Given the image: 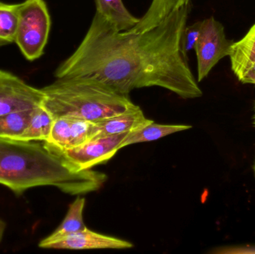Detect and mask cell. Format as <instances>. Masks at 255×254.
I'll return each mask as SVG.
<instances>
[{"label": "cell", "instance_id": "17", "mask_svg": "<svg viewBox=\"0 0 255 254\" xmlns=\"http://www.w3.org/2000/svg\"><path fill=\"white\" fill-rule=\"evenodd\" d=\"M19 18V4L0 1V47L15 43Z\"/></svg>", "mask_w": 255, "mask_h": 254}, {"label": "cell", "instance_id": "10", "mask_svg": "<svg viewBox=\"0 0 255 254\" xmlns=\"http://www.w3.org/2000/svg\"><path fill=\"white\" fill-rule=\"evenodd\" d=\"M151 121L145 117L139 106L133 104L124 113L97 122L99 132L95 137L131 132Z\"/></svg>", "mask_w": 255, "mask_h": 254}, {"label": "cell", "instance_id": "13", "mask_svg": "<svg viewBox=\"0 0 255 254\" xmlns=\"http://www.w3.org/2000/svg\"><path fill=\"white\" fill-rule=\"evenodd\" d=\"M96 3L97 13L118 31H129L139 22L128 10L122 0H96Z\"/></svg>", "mask_w": 255, "mask_h": 254}, {"label": "cell", "instance_id": "12", "mask_svg": "<svg viewBox=\"0 0 255 254\" xmlns=\"http://www.w3.org/2000/svg\"><path fill=\"white\" fill-rule=\"evenodd\" d=\"M229 56L232 71L239 80L255 63V23L241 40L234 42Z\"/></svg>", "mask_w": 255, "mask_h": 254}, {"label": "cell", "instance_id": "7", "mask_svg": "<svg viewBox=\"0 0 255 254\" xmlns=\"http://www.w3.org/2000/svg\"><path fill=\"white\" fill-rule=\"evenodd\" d=\"M42 89L28 85L13 73L0 70V116L32 110L43 104Z\"/></svg>", "mask_w": 255, "mask_h": 254}, {"label": "cell", "instance_id": "6", "mask_svg": "<svg viewBox=\"0 0 255 254\" xmlns=\"http://www.w3.org/2000/svg\"><path fill=\"white\" fill-rule=\"evenodd\" d=\"M233 43L226 37L224 26L214 16L202 21L194 49L197 57L198 82L204 80L220 60L229 56Z\"/></svg>", "mask_w": 255, "mask_h": 254}, {"label": "cell", "instance_id": "19", "mask_svg": "<svg viewBox=\"0 0 255 254\" xmlns=\"http://www.w3.org/2000/svg\"><path fill=\"white\" fill-rule=\"evenodd\" d=\"M239 81L244 84L255 85V63L247 69V71L244 73Z\"/></svg>", "mask_w": 255, "mask_h": 254}, {"label": "cell", "instance_id": "18", "mask_svg": "<svg viewBox=\"0 0 255 254\" xmlns=\"http://www.w3.org/2000/svg\"><path fill=\"white\" fill-rule=\"evenodd\" d=\"M201 26L202 21H199L192 25H187L184 28L182 35V48L186 55H187L190 51L195 49L196 42L200 34Z\"/></svg>", "mask_w": 255, "mask_h": 254}, {"label": "cell", "instance_id": "14", "mask_svg": "<svg viewBox=\"0 0 255 254\" xmlns=\"http://www.w3.org/2000/svg\"><path fill=\"white\" fill-rule=\"evenodd\" d=\"M191 128V126L185 125H161L154 123L153 121H151L142 128L129 133L122 144V148L136 143L154 141L170 134L186 131Z\"/></svg>", "mask_w": 255, "mask_h": 254}, {"label": "cell", "instance_id": "5", "mask_svg": "<svg viewBox=\"0 0 255 254\" xmlns=\"http://www.w3.org/2000/svg\"><path fill=\"white\" fill-rule=\"evenodd\" d=\"M129 133L94 137L82 146L64 150L47 142H44V144L49 151L61 157L76 169H91L112 159L122 149V144Z\"/></svg>", "mask_w": 255, "mask_h": 254}, {"label": "cell", "instance_id": "22", "mask_svg": "<svg viewBox=\"0 0 255 254\" xmlns=\"http://www.w3.org/2000/svg\"><path fill=\"white\" fill-rule=\"evenodd\" d=\"M254 171H255V165H254Z\"/></svg>", "mask_w": 255, "mask_h": 254}, {"label": "cell", "instance_id": "8", "mask_svg": "<svg viewBox=\"0 0 255 254\" xmlns=\"http://www.w3.org/2000/svg\"><path fill=\"white\" fill-rule=\"evenodd\" d=\"M97 122L61 116L54 119L47 143L58 149H73L82 146L98 134Z\"/></svg>", "mask_w": 255, "mask_h": 254}, {"label": "cell", "instance_id": "21", "mask_svg": "<svg viewBox=\"0 0 255 254\" xmlns=\"http://www.w3.org/2000/svg\"><path fill=\"white\" fill-rule=\"evenodd\" d=\"M253 124H254V126L255 127V119H253Z\"/></svg>", "mask_w": 255, "mask_h": 254}, {"label": "cell", "instance_id": "1", "mask_svg": "<svg viewBox=\"0 0 255 254\" xmlns=\"http://www.w3.org/2000/svg\"><path fill=\"white\" fill-rule=\"evenodd\" d=\"M190 10V4L174 10L142 32L118 31L97 12L55 78L92 79L128 95L137 88L160 86L185 99L199 98L203 93L182 48Z\"/></svg>", "mask_w": 255, "mask_h": 254}, {"label": "cell", "instance_id": "15", "mask_svg": "<svg viewBox=\"0 0 255 254\" xmlns=\"http://www.w3.org/2000/svg\"><path fill=\"white\" fill-rule=\"evenodd\" d=\"M54 118L43 104L36 107L31 115L28 128L21 137L20 141L46 142L49 140Z\"/></svg>", "mask_w": 255, "mask_h": 254}, {"label": "cell", "instance_id": "2", "mask_svg": "<svg viewBox=\"0 0 255 254\" xmlns=\"http://www.w3.org/2000/svg\"><path fill=\"white\" fill-rule=\"evenodd\" d=\"M107 175L79 170L49 151L44 142H24L0 137V184L16 195L40 186H54L70 195L98 190Z\"/></svg>", "mask_w": 255, "mask_h": 254}, {"label": "cell", "instance_id": "9", "mask_svg": "<svg viewBox=\"0 0 255 254\" xmlns=\"http://www.w3.org/2000/svg\"><path fill=\"white\" fill-rule=\"evenodd\" d=\"M133 245L126 240L97 234L87 229L67 236L61 240L46 245L43 249L66 250H91V249H127Z\"/></svg>", "mask_w": 255, "mask_h": 254}, {"label": "cell", "instance_id": "20", "mask_svg": "<svg viewBox=\"0 0 255 254\" xmlns=\"http://www.w3.org/2000/svg\"><path fill=\"white\" fill-rule=\"evenodd\" d=\"M253 119H255V114H254V116H253Z\"/></svg>", "mask_w": 255, "mask_h": 254}, {"label": "cell", "instance_id": "11", "mask_svg": "<svg viewBox=\"0 0 255 254\" xmlns=\"http://www.w3.org/2000/svg\"><path fill=\"white\" fill-rule=\"evenodd\" d=\"M85 205V198L78 196L69 207L68 211L62 223L51 235L42 240L39 246L43 249L49 243L87 229L88 228L83 221V210Z\"/></svg>", "mask_w": 255, "mask_h": 254}, {"label": "cell", "instance_id": "4", "mask_svg": "<svg viewBox=\"0 0 255 254\" xmlns=\"http://www.w3.org/2000/svg\"><path fill=\"white\" fill-rule=\"evenodd\" d=\"M51 28V18L44 0L19 3L15 43L25 59L33 61L44 53Z\"/></svg>", "mask_w": 255, "mask_h": 254}, {"label": "cell", "instance_id": "16", "mask_svg": "<svg viewBox=\"0 0 255 254\" xmlns=\"http://www.w3.org/2000/svg\"><path fill=\"white\" fill-rule=\"evenodd\" d=\"M34 109L13 112L0 116V137L20 141L21 137L29 125Z\"/></svg>", "mask_w": 255, "mask_h": 254}, {"label": "cell", "instance_id": "3", "mask_svg": "<svg viewBox=\"0 0 255 254\" xmlns=\"http://www.w3.org/2000/svg\"><path fill=\"white\" fill-rule=\"evenodd\" d=\"M41 89L43 105L54 119L69 116L97 122L124 113L133 104L128 95L87 78L57 79Z\"/></svg>", "mask_w": 255, "mask_h": 254}]
</instances>
